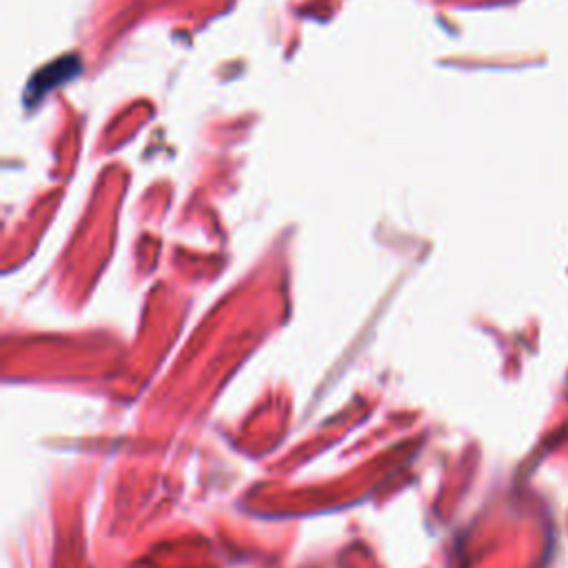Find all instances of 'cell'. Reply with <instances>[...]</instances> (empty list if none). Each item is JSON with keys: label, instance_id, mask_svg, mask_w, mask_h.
<instances>
[{"label": "cell", "instance_id": "1", "mask_svg": "<svg viewBox=\"0 0 568 568\" xmlns=\"http://www.w3.org/2000/svg\"><path fill=\"white\" fill-rule=\"evenodd\" d=\"M78 69H80L78 58H73V60H71V58L58 60V62L44 67L38 75H33V80H31V84H29V91H27V98H33V95L40 98L44 91H49L51 87L60 84V82L67 80L69 75H73Z\"/></svg>", "mask_w": 568, "mask_h": 568}]
</instances>
